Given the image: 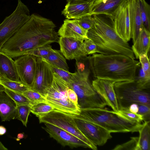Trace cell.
Segmentation results:
<instances>
[{"label": "cell", "instance_id": "1", "mask_svg": "<svg viewBox=\"0 0 150 150\" xmlns=\"http://www.w3.org/2000/svg\"><path fill=\"white\" fill-rule=\"evenodd\" d=\"M55 25L35 13L3 45L1 51L11 58L18 57L37 47L57 42Z\"/></svg>", "mask_w": 150, "mask_h": 150}, {"label": "cell", "instance_id": "2", "mask_svg": "<svg viewBox=\"0 0 150 150\" xmlns=\"http://www.w3.org/2000/svg\"><path fill=\"white\" fill-rule=\"evenodd\" d=\"M92 16L93 24L88 30L87 37L96 44L97 53L104 55L122 54L135 59L129 44L115 32L112 16L102 14Z\"/></svg>", "mask_w": 150, "mask_h": 150}, {"label": "cell", "instance_id": "3", "mask_svg": "<svg viewBox=\"0 0 150 150\" xmlns=\"http://www.w3.org/2000/svg\"><path fill=\"white\" fill-rule=\"evenodd\" d=\"M93 76L116 82L134 80L140 63L122 54L94 53L88 58Z\"/></svg>", "mask_w": 150, "mask_h": 150}, {"label": "cell", "instance_id": "4", "mask_svg": "<svg viewBox=\"0 0 150 150\" xmlns=\"http://www.w3.org/2000/svg\"><path fill=\"white\" fill-rule=\"evenodd\" d=\"M80 110L78 114H69L74 118L99 125L110 133L137 132L142 125L106 108Z\"/></svg>", "mask_w": 150, "mask_h": 150}, {"label": "cell", "instance_id": "5", "mask_svg": "<svg viewBox=\"0 0 150 150\" xmlns=\"http://www.w3.org/2000/svg\"><path fill=\"white\" fill-rule=\"evenodd\" d=\"M89 70H77L68 83L69 88L76 94L80 109L104 108L107 105L93 88L89 79Z\"/></svg>", "mask_w": 150, "mask_h": 150}, {"label": "cell", "instance_id": "6", "mask_svg": "<svg viewBox=\"0 0 150 150\" xmlns=\"http://www.w3.org/2000/svg\"><path fill=\"white\" fill-rule=\"evenodd\" d=\"M114 89L119 110H129L132 104H142L150 107V95L148 89L140 87L134 80L115 82Z\"/></svg>", "mask_w": 150, "mask_h": 150}, {"label": "cell", "instance_id": "7", "mask_svg": "<svg viewBox=\"0 0 150 150\" xmlns=\"http://www.w3.org/2000/svg\"><path fill=\"white\" fill-rule=\"evenodd\" d=\"M30 16L27 6L18 0L15 10L0 24V51L4 44L28 21Z\"/></svg>", "mask_w": 150, "mask_h": 150}, {"label": "cell", "instance_id": "8", "mask_svg": "<svg viewBox=\"0 0 150 150\" xmlns=\"http://www.w3.org/2000/svg\"><path fill=\"white\" fill-rule=\"evenodd\" d=\"M40 123H48L69 132L87 144L90 148L97 150V148L81 132L74 118L70 115L54 110L38 117Z\"/></svg>", "mask_w": 150, "mask_h": 150}, {"label": "cell", "instance_id": "9", "mask_svg": "<svg viewBox=\"0 0 150 150\" xmlns=\"http://www.w3.org/2000/svg\"><path fill=\"white\" fill-rule=\"evenodd\" d=\"M36 60L35 80L31 89L46 98L53 81L54 72L49 63L45 59L37 57Z\"/></svg>", "mask_w": 150, "mask_h": 150}, {"label": "cell", "instance_id": "10", "mask_svg": "<svg viewBox=\"0 0 150 150\" xmlns=\"http://www.w3.org/2000/svg\"><path fill=\"white\" fill-rule=\"evenodd\" d=\"M74 120L81 132L96 146L104 145L112 138L110 132L99 125L81 120Z\"/></svg>", "mask_w": 150, "mask_h": 150}, {"label": "cell", "instance_id": "11", "mask_svg": "<svg viewBox=\"0 0 150 150\" xmlns=\"http://www.w3.org/2000/svg\"><path fill=\"white\" fill-rule=\"evenodd\" d=\"M36 58L34 55L26 54L18 57L15 61L21 81L31 89L35 80Z\"/></svg>", "mask_w": 150, "mask_h": 150}, {"label": "cell", "instance_id": "12", "mask_svg": "<svg viewBox=\"0 0 150 150\" xmlns=\"http://www.w3.org/2000/svg\"><path fill=\"white\" fill-rule=\"evenodd\" d=\"M112 16L116 33L125 41H129L131 37L129 0L122 5Z\"/></svg>", "mask_w": 150, "mask_h": 150}, {"label": "cell", "instance_id": "13", "mask_svg": "<svg viewBox=\"0 0 150 150\" xmlns=\"http://www.w3.org/2000/svg\"><path fill=\"white\" fill-rule=\"evenodd\" d=\"M44 124L45 127H42V128L51 137L62 146L71 148L82 147L90 148L87 144L69 132L54 125L48 123Z\"/></svg>", "mask_w": 150, "mask_h": 150}, {"label": "cell", "instance_id": "14", "mask_svg": "<svg viewBox=\"0 0 150 150\" xmlns=\"http://www.w3.org/2000/svg\"><path fill=\"white\" fill-rule=\"evenodd\" d=\"M115 81L103 79H96L92 85L96 92L103 98L107 105L113 110L118 112L119 108L114 89Z\"/></svg>", "mask_w": 150, "mask_h": 150}, {"label": "cell", "instance_id": "15", "mask_svg": "<svg viewBox=\"0 0 150 150\" xmlns=\"http://www.w3.org/2000/svg\"><path fill=\"white\" fill-rule=\"evenodd\" d=\"M58 42L61 53L68 60L83 58L87 55L84 48L83 41L72 38L60 37Z\"/></svg>", "mask_w": 150, "mask_h": 150}, {"label": "cell", "instance_id": "16", "mask_svg": "<svg viewBox=\"0 0 150 150\" xmlns=\"http://www.w3.org/2000/svg\"><path fill=\"white\" fill-rule=\"evenodd\" d=\"M96 0H86L77 3H67L62 14L68 19H77L90 14Z\"/></svg>", "mask_w": 150, "mask_h": 150}, {"label": "cell", "instance_id": "17", "mask_svg": "<svg viewBox=\"0 0 150 150\" xmlns=\"http://www.w3.org/2000/svg\"><path fill=\"white\" fill-rule=\"evenodd\" d=\"M87 31L81 27L76 19H66L57 32L60 37L73 38L84 41L88 39Z\"/></svg>", "mask_w": 150, "mask_h": 150}, {"label": "cell", "instance_id": "18", "mask_svg": "<svg viewBox=\"0 0 150 150\" xmlns=\"http://www.w3.org/2000/svg\"><path fill=\"white\" fill-rule=\"evenodd\" d=\"M131 37L134 43L143 25L140 16L138 0H129Z\"/></svg>", "mask_w": 150, "mask_h": 150}, {"label": "cell", "instance_id": "19", "mask_svg": "<svg viewBox=\"0 0 150 150\" xmlns=\"http://www.w3.org/2000/svg\"><path fill=\"white\" fill-rule=\"evenodd\" d=\"M0 76L11 81H20L15 61L0 51Z\"/></svg>", "mask_w": 150, "mask_h": 150}, {"label": "cell", "instance_id": "20", "mask_svg": "<svg viewBox=\"0 0 150 150\" xmlns=\"http://www.w3.org/2000/svg\"><path fill=\"white\" fill-rule=\"evenodd\" d=\"M127 0H96L90 15L99 14L112 16Z\"/></svg>", "mask_w": 150, "mask_h": 150}, {"label": "cell", "instance_id": "21", "mask_svg": "<svg viewBox=\"0 0 150 150\" xmlns=\"http://www.w3.org/2000/svg\"><path fill=\"white\" fill-rule=\"evenodd\" d=\"M17 104L4 91L0 92V117L2 121L14 119Z\"/></svg>", "mask_w": 150, "mask_h": 150}, {"label": "cell", "instance_id": "22", "mask_svg": "<svg viewBox=\"0 0 150 150\" xmlns=\"http://www.w3.org/2000/svg\"><path fill=\"white\" fill-rule=\"evenodd\" d=\"M69 88L68 83L56 73L54 72L53 81L46 97L69 99L67 92Z\"/></svg>", "mask_w": 150, "mask_h": 150}, {"label": "cell", "instance_id": "23", "mask_svg": "<svg viewBox=\"0 0 150 150\" xmlns=\"http://www.w3.org/2000/svg\"><path fill=\"white\" fill-rule=\"evenodd\" d=\"M150 45V31L143 26L142 30L131 47L135 57L138 59L140 54H148Z\"/></svg>", "mask_w": 150, "mask_h": 150}, {"label": "cell", "instance_id": "24", "mask_svg": "<svg viewBox=\"0 0 150 150\" xmlns=\"http://www.w3.org/2000/svg\"><path fill=\"white\" fill-rule=\"evenodd\" d=\"M46 102L52 105L54 110L70 114H78L80 112L79 107L69 99H53L46 97Z\"/></svg>", "mask_w": 150, "mask_h": 150}, {"label": "cell", "instance_id": "25", "mask_svg": "<svg viewBox=\"0 0 150 150\" xmlns=\"http://www.w3.org/2000/svg\"><path fill=\"white\" fill-rule=\"evenodd\" d=\"M139 133L136 150H150V121H144L138 131Z\"/></svg>", "mask_w": 150, "mask_h": 150}, {"label": "cell", "instance_id": "26", "mask_svg": "<svg viewBox=\"0 0 150 150\" xmlns=\"http://www.w3.org/2000/svg\"><path fill=\"white\" fill-rule=\"evenodd\" d=\"M43 58L53 65L66 71H69V67L66 58L60 51L53 49L48 55Z\"/></svg>", "mask_w": 150, "mask_h": 150}, {"label": "cell", "instance_id": "27", "mask_svg": "<svg viewBox=\"0 0 150 150\" xmlns=\"http://www.w3.org/2000/svg\"><path fill=\"white\" fill-rule=\"evenodd\" d=\"M0 84L5 88L21 94L30 88L21 81H11L2 76H0Z\"/></svg>", "mask_w": 150, "mask_h": 150}, {"label": "cell", "instance_id": "28", "mask_svg": "<svg viewBox=\"0 0 150 150\" xmlns=\"http://www.w3.org/2000/svg\"><path fill=\"white\" fill-rule=\"evenodd\" d=\"M138 2L143 25L150 31V6L145 0H138Z\"/></svg>", "mask_w": 150, "mask_h": 150}, {"label": "cell", "instance_id": "29", "mask_svg": "<svg viewBox=\"0 0 150 150\" xmlns=\"http://www.w3.org/2000/svg\"><path fill=\"white\" fill-rule=\"evenodd\" d=\"M31 112L37 117L54 110V108L47 102L33 103L30 105Z\"/></svg>", "mask_w": 150, "mask_h": 150}, {"label": "cell", "instance_id": "30", "mask_svg": "<svg viewBox=\"0 0 150 150\" xmlns=\"http://www.w3.org/2000/svg\"><path fill=\"white\" fill-rule=\"evenodd\" d=\"M30 112V105L17 104L14 119L19 120L22 122L24 125L26 127L28 117Z\"/></svg>", "mask_w": 150, "mask_h": 150}, {"label": "cell", "instance_id": "31", "mask_svg": "<svg viewBox=\"0 0 150 150\" xmlns=\"http://www.w3.org/2000/svg\"><path fill=\"white\" fill-rule=\"evenodd\" d=\"M134 80L142 88L145 89H149L150 79L146 77L140 63L137 69Z\"/></svg>", "mask_w": 150, "mask_h": 150}, {"label": "cell", "instance_id": "32", "mask_svg": "<svg viewBox=\"0 0 150 150\" xmlns=\"http://www.w3.org/2000/svg\"><path fill=\"white\" fill-rule=\"evenodd\" d=\"M4 91L15 102L16 104L30 105L33 103L22 94L13 91L6 88H5Z\"/></svg>", "mask_w": 150, "mask_h": 150}, {"label": "cell", "instance_id": "33", "mask_svg": "<svg viewBox=\"0 0 150 150\" xmlns=\"http://www.w3.org/2000/svg\"><path fill=\"white\" fill-rule=\"evenodd\" d=\"M53 50L51 45H47L37 47L28 52L25 54H30L37 57L44 58L48 55Z\"/></svg>", "mask_w": 150, "mask_h": 150}, {"label": "cell", "instance_id": "34", "mask_svg": "<svg viewBox=\"0 0 150 150\" xmlns=\"http://www.w3.org/2000/svg\"><path fill=\"white\" fill-rule=\"evenodd\" d=\"M22 94L33 103L46 102L45 97L39 92L31 88L26 91Z\"/></svg>", "mask_w": 150, "mask_h": 150}, {"label": "cell", "instance_id": "35", "mask_svg": "<svg viewBox=\"0 0 150 150\" xmlns=\"http://www.w3.org/2000/svg\"><path fill=\"white\" fill-rule=\"evenodd\" d=\"M141 66L146 77L150 79V64L148 54H142L139 56Z\"/></svg>", "mask_w": 150, "mask_h": 150}, {"label": "cell", "instance_id": "36", "mask_svg": "<svg viewBox=\"0 0 150 150\" xmlns=\"http://www.w3.org/2000/svg\"><path fill=\"white\" fill-rule=\"evenodd\" d=\"M129 141L116 146L112 150L129 149L136 150L138 137H133Z\"/></svg>", "mask_w": 150, "mask_h": 150}, {"label": "cell", "instance_id": "37", "mask_svg": "<svg viewBox=\"0 0 150 150\" xmlns=\"http://www.w3.org/2000/svg\"><path fill=\"white\" fill-rule=\"evenodd\" d=\"M118 112L124 117L131 121L139 123L143 121L141 115L138 113L132 112L129 110H119Z\"/></svg>", "mask_w": 150, "mask_h": 150}, {"label": "cell", "instance_id": "38", "mask_svg": "<svg viewBox=\"0 0 150 150\" xmlns=\"http://www.w3.org/2000/svg\"><path fill=\"white\" fill-rule=\"evenodd\" d=\"M76 20L80 26L87 31L91 28L93 25V16L90 14L85 15Z\"/></svg>", "mask_w": 150, "mask_h": 150}, {"label": "cell", "instance_id": "39", "mask_svg": "<svg viewBox=\"0 0 150 150\" xmlns=\"http://www.w3.org/2000/svg\"><path fill=\"white\" fill-rule=\"evenodd\" d=\"M49 64L51 66L54 72L56 73L62 79L69 83L73 73L69 72V71H67L58 68L50 63Z\"/></svg>", "mask_w": 150, "mask_h": 150}, {"label": "cell", "instance_id": "40", "mask_svg": "<svg viewBox=\"0 0 150 150\" xmlns=\"http://www.w3.org/2000/svg\"><path fill=\"white\" fill-rule=\"evenodd\" d=\"M84 47L87 55L93 54L97 52L96 44L91 40L88 39L83 41Z\"/></svg>", "mask_w": 150, "mask_h": 150}, {"label": "cell", "instance_id": "41", "mask_svg": "<svg viewBox=\"0 0 150 150\" xmlns=\"http://www.w3.org/2000/svg\"><path fill=\"white\" fill-rule=\"evenodd\" d=\"M138 111L137 113L141 115L144 121H150V107L142 104H137Z\"/></svg>", "mask_w": 150, "mask_h": 150}, {"label": "cell", "instance_id": "42", "mask_svg": "<svg viewBox=\"0 0 150 150\" xmlns=\"http://www.w3.org/2000/svg\"><path fill=\"white\" fill-rule=\"evenodd\" d=\"M67 93L69 99L79 106L78 104V97L76 93L73 90L70 88L68 89Z\"/></svg>", "mask_w": 150, "mask_h": 150}, {"label": "cell", "instance_id": "43", "mask_svg": "<svg viewBox=\"0 0 150 150\" xmlns=\"http://www.w3.org/2000/svg\"><path fill=\"white\" fill-rule=\"evenodd\" d=\"M129 110L132 112L137 113L138 111V104L136 103H133L131 104L129 106Z\"/></svg>", "mask_w": 150, "mask_h": 150}, {"label": "cell", "instance_id": "44", "mask_svg": "<svg viewBox=\"0 0 150 150\" xmlns=\"http://www.w3.org/2000/svg\"><path fill=\"white\" fill-rule=\"evenodd\" d=\"M6 132V128L3 126H0V135H2Z\"/></svg>", "mask_w": 150, "mask_h": 150}, {"label": "cell", "instance_id": "45", "mask_svg": "<svg viewBox=\"0 0 150 150\" xmlns=\"http://www.w3.org/2000/svg\"><path fill=\"white\" fill-rule=\"evenodd\" d=\"M86 0H67V3L69 4H74L81 2Z\"/></svg>", "mask_w": 150, "mask_h": 150}, {"label": "cell", "instance_id": "46", "mask_svg": "<svg viewBox=\"0 0 150 150\" xmlns=\"http://www.w3.org/2000/svg\"><path fill=\"white\" fill-rule=\"evenodd\" d=\"M24 137V135L23 133H19L17 135V139L18 140H19L20 139L23 138Z\"/></svg>", "mask_w": 150, "mask_h": 150}, {"label": "cell", "instance_id": "47", "mask_svg": "<svg viewBox=\"0 0 150 150\" xmlns=\"http://www.w3.org/2000/svg\"><path fill=\"white\" fill-rule=\"evenodd\" d=\"M8 149L6 148L0 141V150H7Z\"/></svg>", "mask_w": 150, "mask_h": 150}, {"label": "cell", "instance_id": "48", "mask_svg": "<svg viewBox=\"0 0 150 150\" xmlns=\"http://www.w3.org/2000/svg\"><path fill=\"white\" fill-rule=\"evenodd\" d=\"M5 90V88L1 84H0V92L4 91Z\"/></svg>", "mask_w": 150, "mask_h": 150}]
</instances>
